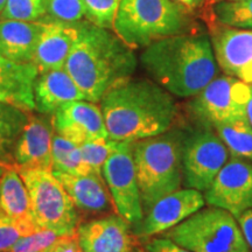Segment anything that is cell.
<instances>
[{
    "label": "cell",
    "mask_w": 252,
    "mask_h": 252,
    "mask_svg": "<svg viewBox=\"0 0 252 252\" xmlns=\"http://www.w3.org/2000/svg\"><path fill=\"white\" fill-rule=\"evenodd\" d=\"M109 138L133 141L154 137L174 127L179 110L174 96L147 78H127L99 102Z\"/></svg>",
    "instance_id": "6da1fadb"
},
{
    "label": "cell",
    "mask_w": 252,
    "mask_h": 252,
    "mask_svg": "<svg viewBox=\"0 0 252 252\" xmlns=\"http://www.w3.org/2000/svg\"><path fill=\"white\" fill-rule=\"evenodd\" d=\"M141 67L150 78L179 98L194 97L217 76L213 43L206 34L163 37L145 47Z\"/></svg>",
    "instance_id": "7a4b0ae2"
},
{
    "label": "cell",
    "mask_w": 252,
    "mask_h": 252,
    "mask_svg": "<svg viewBox=\"0 0 252 252\" xmlns=\"http://www.w3.org/2000/svg\"><path fill=\"white\" fill-rule=\"evenodd\" d=\"M77 27L78 37L64 69L87 100L99 103L110 89L132 77L138 65L137 56L112 30L88 20L77 23Z\"/></svg>",
    "instance_id": "3957f363"
},
{
    "label": "cell",
    "mask_w": 252,
    "mask_h": 252,
    "mask_svg": "<svg viewBox=\"0 0 252 252\" xmlns=\"http://www.w3.org/2000/svg\"><path fill=\"white\" fill-rule=\"evenodd\" d=\"M186 131L178 127L132 143L144 214L158 200L181 188L184 184L182 151Z\"/></svg>",
    "instance_id": "277c9868"
},
{
    "label": "cell",
    "mask_w": 252,
    "mask_h": 252,
    "mask_svg": "<svg viewBox=\"0 0 252 252\" xmlns=\"http://www.w3.org/2000/svg\"><path fill=\"white\" fill-rule=\"evenodd\" d=\"M188 8L173 0H121L112 31L132 49L190 33Z\"/></svg>",
    "instance_id": "5b68a950"
},
{
    "label": "cell",
    "mask_w": 252,
    "mask_h": 252,
    "mask_svg": "<svg viewBox=\"0 0 252 252\" xmlns=\"http://www.w3.org/2000/svg\"><path fill=\"white\" fill-rule=\"evenodd\" d=\"M161 236L190 252H251L237 220L216 207L202 208Z\"/></svg>",
    "instance_id": "8992f818"
},
{
    "label": "cell",
    "mask_w": 252,
    "mask_h": 252,
    "mask_svg": "<svg viewBox=\"0 0 252 252\" xmlns=\"http://www.w3.org/2000/svg\"><path fill=\"white\" fill-rule=\"evenodd\" d=\"M17 168L28 189L36 225L59 236L76 235L81 214L52 169Z\"/></svg>",
    "instance_id": "52a82bcc"
},
{
    "label": "cell",
    "mask_w": 252,
    "mask_h": 252,
    "mask_svg": "<svg viewBox=\"0 0 252 252\" xmlns=\"http://www.w3.org/2000/svg\"><path fill=\"white\" fill-rule=\"evenodd\" d=\"M229 151L208 125L186 131L182 151V171L185 188L206 191L223 166Z\"/></svg>",
    "instance_id": "ba28073f"
},
{
    "label": "cell",
    "mask_w": 252,
    "mask_h": 252,
    "mask_svg": "<svg viewBox=\"0 0 252 252\" xmlns=\"http://www.w3.org/2000/svg\"><path fill=\"white\" fill-rule=\"evenodd\" d=\"M251 87L237 78L215 77L189 103L191 115L210 127L247 118V104Z\"/></svg>",
    "instance_id": "9c48e42d"
},
{
    "label": "cell",
    "mask_w": 252,
    "mask_h": 252,
    "mask_svg": "<svg viewBox=\"0 0 252 252\" xmlns=\"http://www.w3.org/2000/svg\"><path fill=\"white\" fill-rule=\"evenodd\" d=\"M102 174L116 213L131 226L139 223L144 217V210L135 175L132 143L117 141L115 150L104 163Z\"/></svg>",
    "instance_id": "30bf717a"
},
{
    "label": "cell",
    "mask_w": 252,
    "mask_h": 252,
    "mask_svg": "<svg viewBox=\"0 0 252 252\" xmlns=\"http://www.w3.org/2000/svg\"><path fill=\"white\" fill-rule=\"evenodd\" d=\"M204 204L206 200L202 191L190 188L178 189L158 200L144 214L140 222L131 226L132 234L137 239L145 242L161 236L202 209Z\"/></svg>",
    "instance_id": "8fae6325"
},
{
    "label": "cell",
    "mask_w": 252,
    "mask_h": 252,
    "mask_svg": "<svg viewBox=\"0 0 252 252\" xmlns=\"http://www.w3.org/2000/svg\"><path fill=\"white\" fill-rule=\"evenodd\" d=\"M206 203L220 208L235 219L252 208V161L231 157L212 185L203 191Z\"/></svg>",
    "instance_id": "7c38bea8"
},
{
    "label": "cell",
    "mask_w": 252,
    "mask_h": 252,
    "mask_svg": "<svg viewBox=\"0 0 252 252\" xmlns=\"http://www.w3.org/2000/svg\"><path fill=\"white\" fill-rule=\"evenodd\" d=\"M76 237L84 252H132L137 247L130 223L117 213L81 220Z\"/></svg>",
    "instance_id": "4fadbf2b"
},
{
    "label": "cell",
    "mask_w": 252,
    "mask_h": 252,
    "mask_svg": "<svg viewBox=\"0 0 252 252\" xmlns=\"http://www.w3.org/2000/svg\"><path fill=\"white\" fill-rule=\"evenodd\" d=\"M56 133L77 143L109 138L98 103L87 99L69 102L53 113Z\"/></svg>",
    "instance_id": "5bb4252c"
},
{
    "label": "cell",
    "mask_w": 252,
    "mask_h": 252,
    "mask_svg": "<svg viewBox=\"0 0 252 252\" xmlns=\"http://www.w3.org/2000/svg\"><path fill=\"white\" fill-rule=\"evenodd\" d=\"M54 133L53 115L31 112L27 124L15 145L14 166L19 168H46L53 171L52 145Z\"/></svg>",
    "instance_id": "9a60e30c"
},
{
    "label": "cell",
    "mask_w": 252,
    "mask_h": 252,
    "mask_svg": "<svg viewBox=\"0 0 252 252\" xmlns=\"http://www.w3.org/2000/svg\"><path fill=\"white\" fill-rule=\"evenodd\" d=\"M210 40L219 67L252 87V31L220 27Z\"/></svg>",
    "instance_id": "2e32d148"
},
{
    "label": "cell",
    "mask_w": 252,
    "mask_h": 252,
    "mask_svg": "<svg viewBox=\"0 0 252 252\" xmlns=\"http://www.w3.org/2000/svg\"><path fill=\"white\" fill-rule=\"evenodd\" d=\"M61 182L78 212L88 214L116 213L113 201L103 174L89 172L87 174H68L53 171Z\"/></svg>",
    "instance_id": "e0dca14e"
},
{
    "label": "cell",
    "mask_w": 252,
    "mask_h": 252,
    "mask_svg": "<svg viewBox=\"0 0 252 252\" xmlns=\"http://www.w3.org/2000/svg\"><path fill=\"white\" fill-rule=\"evenodd\" d=\"M77 37V24L46 21L33 59L39 74L64 68Z\"/></svg>",
    "instance_id": "ac0fdd59"
},
{
    "label": "cell",
    "mask_w": 252,
    "mask_h": 252,
    "mask_svg": "<svg viewBox=\"0 0 252 252\" xmlns=\"http://www.w3.org/2000/svg\"><path fill=\"white\" fill-rule=\"evenodd\" d=\"M37 75L33 62H15L0 53V100L27 112L35 111L34 83Z\"/></svg>",
    "instance_id": "d6986e66"
},
{
    "label": "cell",
    "mask_w": 252,
    "mask_h": 252,
    "mask_svg": "<svg viewBox=\"0 0 252 252\" xmlns=\"http://www.w3.org/2000/svg\"><path fill=\"white\" fill-rule=\"evenodd\" d=\"M86 99V94L64 68L40 72L34 83L35 111L53 115L62 105Z\"/></svg>",
    "instance_id": "ffe728a7"
},
{
    "label": "cell",
    "mask_w": 252,
    "mask_h": 252,
    "mask_svg": "<svg viewBox=\"0 0 252 252\" xmlns=\"http://www.w3.org/2000/svg\"><path fill=\"white\" fill-rule=\"evenodd\" d=\"M45 23L46 21H1L0 53L15 62H33Z\"/></svg>",
    "instance_id": "44dd1931"
},
{
    "label": "cell",
    "mask_w": 252,
    "mask_h": 252,
    "mask_svg": "<svg viewBox=\"0 0 252 252\" xmlns=\"http://www.w3.org/2000/svg\"><path fill=\"white\" fill-rule=\"evenodd\" d=\"M0 213L13 219H32L28 189L15 166L6 167L0 178Z\"/></svg>",
    "instance_id": "7402d4cb"
},
{
    "label": "cell",
    "mask_w": 252,
    "mask_h": 252,
    "mask_svg": "<svg viewBox=\"0 0 252 252\" xmlns=\"http://www.w3.org/2000/svg\"><path fill=\"white\" fill-rule=\"evenodd\" d=\"M30 113L0 100V163L6 167L14 166L15 145L27 124Z\"/></svg>",
    "instance_id": "603a6c76"
},
{
    "label": "cell",
    "mask_w": 252,
    "mask_h": 252,
    "mask_svg": "<svg viewBox=\"0 0 252 252\" xmlns=\"http://www.w3.org/2000/svg\"><path fill=\"white\" fill-rule=\"evenodd\" d=\"M231 157L252 161V127L248 118L214 126Z\"/></svg>",
    "instance_id": "cb8c5ba5"
},
{
    "label": "cell",
    "mask_w": 252,
    "mask_h": 252,
    "mask_svg": "<svg viewBox=\"0 0 252 252\" xmlns=\"http://www.w3.org/2000/svg\"><path fill=\"white\" fill-rule=\"evenodd\" d=\"M52 160L53 171L68 174H87L93 172L83 161L80 145L62 137L56 132L53 137Z\"/></svg>",
    "instance_id": "d4e9b609"
},
{
    "label": "cell",
    "mask_w": 252,
    "mask_h": 252,
    "mask_svg": "<svg viewBox=\"0 0 252 252\" xmlns=\"http://www.w3.org/2000/svg\"><path fill=\"white\" fill-rule=\"evenodd\" d=\"M213 9L216 20L223 26L252 31V0L219 1Z\"/></svg>",
    "instance_id": "484cf974"
},
{
    "label": "cell",
    "mask_w": 252,
    "mask_h": 252,
    "mask_svg": "<svg viewBox=\"0 0 252 252\" xmlns=\"http://www.w3.org/2000/svg\"><path fill=\"white\" fill-rule=\"evenodd\" d=\"M43 231L34 220L13 219L0 213V252L8 250L17 242L27 236Z\"/></svg>",
    "instance_id": "4316f807"
},
{
    "label": "cell",
    "mask_w": 252,
    "mask_h": 252,
    "mask_svg": "<svg viewBox=\"0 0 252 252\" xmlns=\"http://www.w3.org/2000/svg\"><path fill=\"white\" fill-rule=\"evenodd\" d=\"M47 14V0H6L0 17L5 20L39 21Z\"/></svg>",
    "instance_id": "83f0119b"
},
{
    "label": "cell",
    "mask_w": 252,
    "mask_h": 252,
    "mask_svg": "<svg viewBox=\"0 0 252 252\" xmlns=\"http://www.w3.org/2000/svg\"><path fill=\"white\" fill-rule=\"evenodd\" d=\"M116 145H117V141L110 139V138L90 140L81 144L82 158H83V161L86 162L88 168L90 171L102 174L104 163L110 154L113 152Z\"/></svg>",
    "instance_id": "f1b7e54d"
},
{
    "label": "cell",
    "mask_w": 252,
    "mask_h": 252,
    "mask_svg": "<svg viewBox=\"0 0 252 252\" xmlns=\"http://www.w3.org/2000/svg\"><path fill=\"white\" fill-rule=\"evenodd\" d=\"M121 0H84L88 21L97 26L112 30Z\"/></svg>",
    "instance_id": "f546056e"
},
{
    "label": "cell",
    "mask_w": 252,
    "mask_h": 252,
    "mask_svg": "<svg viewBox=\"0 0 252 252\" xmlns=\"http://www.w3.org/2000/svg\"><path fill=\"white\" fill-rule=\"evenodd\" d=\"M47 14L53 20L77 24L86 17L84 0H47Z\"/></svg>",
    "instance_id": "4dcf8cb0"
},
{
    "label": "cell",
    "mask_w": 252,
    "mask_h": 252,
    "mask_svg": "<svg viewBox=\"0 0 252 252\" xmlns=\"http://www.w3.org/2000/svg\"><path fill=\"white\" fill-rule=\"evenodd\" d=\"M58 237L59 235L54 231L43 230L20 239L11 249L2 252H39L49 247Z\"/></svg>",
    "instance_id": "1f68e13d"
},
{
    "label": "cell",
    "mask_w": 252,
    "mask_h": 252,
    "mask_svg": "<svg viewBox=\"0 0 252 252\" xmlns=\"http://www.w3.org/2000/svg\"><path fill=\"white\" fill-rule=\"evenodd\" d=\"M45 252H84L81 248L76 235L59 236L49 247L43 249Z\"/></svg>",
    "instance_id": "d6a6232c"
},
{
    "label": "cell",
    "mask_w": 252,
    "mask_h": 252,
    "mask_svg": "<svg viewBox=\"0 0 252 252\" xmlns=\"http://www.w3.org/2000/svg\"><path fill=\"white\" fill-rule=\"evenodd\" d=\"M144 248L146 252H190L173 243L171 239L163 237V236L149 239L145 242Z\"/></svg>",
    "instance_id": "836d02e7"
},
{
    "label": "cell",
    "mask_w": 252,
    "mask_h": 252,
    "mask_svg": "<svg viewBox=\"0 0 252 252\" xmlns=\"http://www.w3.org/2000/svg\"><path fill=\"white\" fill-rule=\"evenodd\" d=\"M236 220H237L239 228L242 230L245 242L252 252V208L242 213Z\"/></svg>",
    "instance_id": "e575fe53"
},
{
    "label": "cell",
    "mask_w": 252,
    "mask_h": 252,
    "mask_svg": "<svg viewBox=\"0 0 252 252\" xmlns=\"http://www.w3.org/2000/svg\"><path fill=\"white\" fill-rule=\"evenodd\" d=\"M173 1H175V2H178V4L185 6V7L188 9H195L202 5L203 0H173Z\"/></svg>",
    "instance_id": "d590c367"
},
{
    "label": "cell",
    "mask_w": 252,
    "mask_h": 252,
    "mask_svg": "<svg viewBox=\"0 0 252 252\" xmlns=\"http://www.w3.org/2000/svg\"><path fill=\"white\" fill-rule=\"evenodd\" d=\"M247 118L249 123H250L251 127H252V87L250 90V97H249L248 104H247Z\"/></svg>",
    "instance_id": "8d00e7d4"
},
{
    "label": "cell",
    "mask_w": 252,
    "mask_h": 252,
    "mask_svg": "<svg viewBox=\"0 0 252 252\" xmlns=\"http://www.w3.org/2000/svg\"><path fill=\"white\" fill-rule=\"evenodd\" d=\"M132 252H146V250H145V248L144 247H135L134 249H133V251Z\"/></svg>",
    "instance_id": "74e56055"
},
{
    "label": "cell",
    "mask_w": 252,
    "mask_h": 252,
    "mask_svg": "<svg viewBox=\"0 0 252 252\" xmlns=\"http://www.w3.org/2000/svg\"><path fill=\"white\" fill-rule=\"evenodd\" d=\"M5 4H6V0H0V14H1L2 9L5 7Z\"/></svg>",
    "instance_id": "f35d334b"
},
{
    "label": "cell",
    "mask_w": 252,
    "mask_h": 252,
    "mask_svg": "<svg viewBox=\"0 0 252 252\" xmlns=\"http://www.w3.org/2000/svg\"><path fill=\"white\" fill-rule=\"evenodd\" d=\"M5 168H6V166L2 165V163H0V178H1V175H2V173H4Z\"/></svg>",
    "instance_id": "ab89813d"
},
{
    "label": "cell",
    "mask_w": 252,
    "mask_h": 252,
    "mask_svg": "<svg viewBox=\"0 0 252 252\" xmlns=\"http://www.w3.org/2000/svg\"><path fill=\"white\" fill-rule=\"evenodd\" d=\"M214 1L219 2V1H234V0H214Z\"/></svg>",
    "instance_id": "60d3db41"
},
{
    "label": "cell",
    "mask_w": 252,
    "mask_h": 252,
    "mask_svg": "<svg viewBox=\"0 0 252 252\" xmlns=\"http://www.w3.org/2000/svg\"><path fill=\"white\" fill-rule=\"evenodd\" d=\"M39 252H45V251H43V250H41V251H39Z\"/></svg>",
    "instance_id": "b9f144b4"
}]
</instances>
